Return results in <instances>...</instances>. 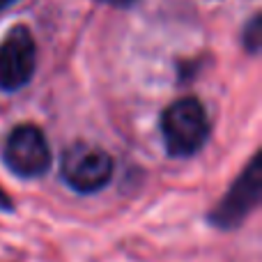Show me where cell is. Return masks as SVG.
Returning <instances> with one entry per match:
<instances>
[{
  "instance_id": "cell-6",
  "label": "cell",
  "mask_w": 262,
  "mask_h": 262,
  "mask_svg": "<svg viewBox=\"0 0 262 262\" xmlns=\"http://www.w3.org/2000/svg\"><path fill=\"white\" fill-rule=\"evenodd\" d=\"M262 44V18L253 16L251 23L244 28V46L249 49V53H258Z\"/></svg>"
},
{
  "instance_id": "cell-7",
  "label": "cell",
  "mask_w": 262,
  "mask_h": 262,
  "mask_svg": "<svg viewBox=\"0 0 262 262\" xmlns=\"http://www.w3.org/2000/svg\"><path fill=\"white\" fill-rule=\"evenodd\" d=\"M0 212H5V214H12L14 212V200L5 193L3 186H0Z\"/></svg>"
},
{
  "instance_id": "cell-8",
  "label": "cell",
  "mask_w": 262,
  "mask_h": 262,
  "mask_svg": "<svg viewBox=\"0 0 262 262\" xmlns=\"http://www.w3.org/2000/svg\"><path fill=\"white\" fill-rule=\"evenodd\" d=\"M101 3L115 5V7H129V5H134V0H101Z\"/></svg>"
},
{
  "instance_id": "cell-2",
  "label": "cell",
  "mask_w": 262,
  "mask_h": 262,
  "mask_svg": "<svg viewBox=\"0 0 262 262\" xmlns=\"http://www.w3.org/2000/svg\"><path fill=\"white\" fill-rule=\"evenodd\" d=\"M262 159L253 154L246 168L239 172L230 189L223 193V198L209 209L207 223L221 232H230L242 228V223L249 221V216L258 209L262 198Z\"/></svg>"
},
{
  "instance_id": "cell-3",
  "label": "cell",
  "mask_w": 262,
  "mask_h": 262,
  "mask_svg": "<svg viewBox=\"0 0 262 262\" xmlns=\"http://www.w3.org/2000/svg\"><path fill=\"white\" fill-rule=\"evenodd\" d=\"M115 172V161L104 147L90 143H74L64 149L60 161L62 182L81 195L99 193L111 184Z\"/></svg>"
},
{
  "instance_id": "cell-4",
  "label": "cell",
  "mask_w": 262,
  "mask_h": 262,
  "mask_svg": "<svg viewBox=\"0 0 262 262\" xmlns=\"http://www.w3.org/2000/svg\"><path fill=\"white\" fill-rule=\"evenodd\" d=\"M3 163L14 177H21V180L44 177L53 163L51 145L44 131L35 124L14 127L5 138Z\"/></svg>"
},
{
  "instance_id": "cell-1",
  "label": "cell",
  "mask_w": 262,
  "mask_h": 262,
  "mask_svg": "<svg viewBox=\"0 0 262 262\" xmlns=\"http://www.w3.org/2000/svg\"><path fill=\"white\" fill-rule=\"evenodd\" d=\"M161 138L166 154L172 159H189L198 154L209 140V118L195 97H182L161 113Z\"/></svg>"
},
{
  "instance_id": "cell-9",
  "label": "cell",
  "mask_w": 262,
  "mask_h": 262,
  "mask_svg": "<svg viewBox=\"0 0 262 262\" xmlns=\"http://www.w3.org/2000/svg\"><path fill=\"white\" fill-rule=\"evenodd\" d=\"M14 3H18V0H0V12H3V9H7V7H12Z\"/></svg>"
},
{
  "instance_id": "cell-5",
  "label": "cell",
  "mask_w": 262,
  "mask_h": 262,
  "mask_svg": "<svg viewBox=\"0 0 262 262\" xmlns=\"http://www.w3.org/2000/svg\"><path fill=\"white\" fill-rule=\"evenodd\" d=\"M37 69V46L26 26H16L0 41V90L16 92L32 81Z\"/></svg>"
}]
</instances>
